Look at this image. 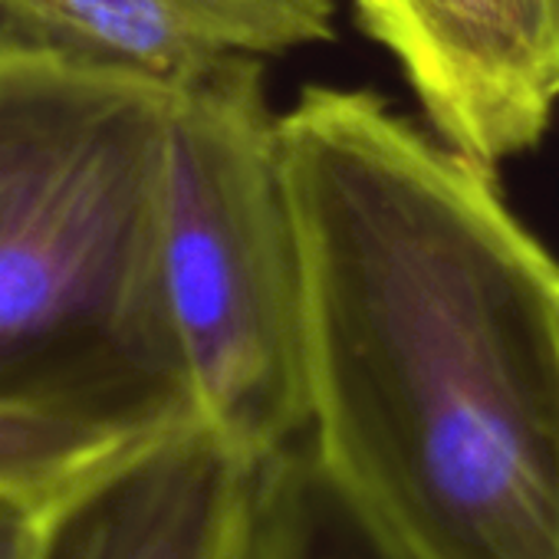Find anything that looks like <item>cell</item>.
<instances>
[{"instance_id": "6", "label": "cell", "mask_w": 559, "mask_h": 559, "mask_svg": "<svg viewBox=\"0 0 559 559\" xmlns=\"http://www.w3.org/2000/svg\"><path fill=\"white\" fill-rule=\"evenodd\" d=\"M385 50L431 132L490 171L549 129L559 80L533 40L523 0H395Z\"/></svg>"}, {"instance_id": "5", "label": "cell", "mask_w": 559, "mask_h": 559, "mask_svg": "<svg viewBox=\"0 0 559 559\" xmlns=\"http://www.w3.org/2000/svg\"><path fill=\"white\" fill-rule=\"evenodd\" d=\"M333 0H0V47L181 93L234 60L330 44Z\"/></svg>"}, {"instance_id": "9", "label": "cell", "mask_w": 559, "mask_h": 559, "mask_svg": "<svg viewBox=\"0 0 559 559\" xmlns=\"http://www.w3.org/2000/svg\"><path fill=\"white\" fill-rule=\"evenodd\" d=\"M523 11L546 67L559 80V0H523Z\"/></svg>"}, {"instance_id": "11", "label": "cell", "mask_w": 559, "mask_h": 559, "mask_svg": "<svg viewBox=\"0 0 559 559\" xmlns=\"http://www.w3.org/2000/svg\"><path fill=\"white\" fill-rule=\"evenodd\" d=\"M349 4L359 14L366 34L385 47V40L392 34V24H395V0H349Z\"/></svg>"}, {"instance_id": "10", "label": "cell", "mask_w": 559, "mask_h": 559, "mask_svg": "<svg viewBox=\"0 0 559 559\" xmlns=\"http://www.w3.org/2000/svg\"><path fill=\"white\" fill-rule=\"evenodd\" d=\"M34 516L37 513H31V510L0 503V559H31Z\"/></svg>"}, {"instance_id": "1", "label": "cell", "mask_w": 559, "mask_h": 559, "mask_svg": "<svg viewBox=\"0 0 559 559\" xmlns=\"http://www.w3.org/2000/svg\"><path fill=\"white\" fill-rule=\"evenodd\" d=\"M304 448L382 559H559V260L369 90L280 116Z\"/></svg>"}, {"instance_id": "2", "label": "cell", "mask_w": 559, "mask_h": 559, "mask_svg": "<svg viewBox=\"0 0 559 559\" xmlns=\"http://www.w3.org/2000/svg\"><path fill=\"white\" fill-rule=\"evenodd\" d=\"M171 103L0 47V392L198 418L162 287Z\"/></svg>"}, {"instance_id": "7", "label": "cell", "mask_w": 559, "mask_h": 559, "mask_svg": "<svg viewBox=\"0 0 559 559\" xmlns=\"http://www.w3.org/2000/svg\"><path fill=\"white\" fill-rule=\"evenodd\" d=\"M0 392V503L44 510L142 441L178 425Z\"/></svg>"}, {"instance_id": "8", "label": "cell", "mask_w": 559, "mask_h": 559, "mask_svg": "<svg viewBox=\"0 0 559 559\" xmlns=\"http://www.w3.org/2000/svg\"><path fill=\"white\" fill-rule=\"evenodd\" d=\"M237 559H382L320 477L304 441L266 454Z\"/></svg>"}, {"instance_id": "3", "label": "cell", "mask_w": 559, "mask_h": 559, "mask_svg": "<svg viewBox=\"0 0 559 559\" xmlns=\"http://www.w3.org/2000/svg\"><path fill=\"white\" fill-rule=\"evenodd\" d=\"M162 287L194 415L253 457L307 428L304 270L263 60L175 93Z\"/></svg>"}, {"instance_id": "4", "label": "cell", "mask_w": 559, "mask_h": 559, "mask_svg": "<svg viewBox=\"0 0 559 559\" xmlns=\"http://www.w3.org/2000/svg\"><path fill=\"white\" fill-rule=\"evenodd\" d=\"M260 461L185 418L37 510L31 559H237Z\"/></svg>"}]
</instances>
